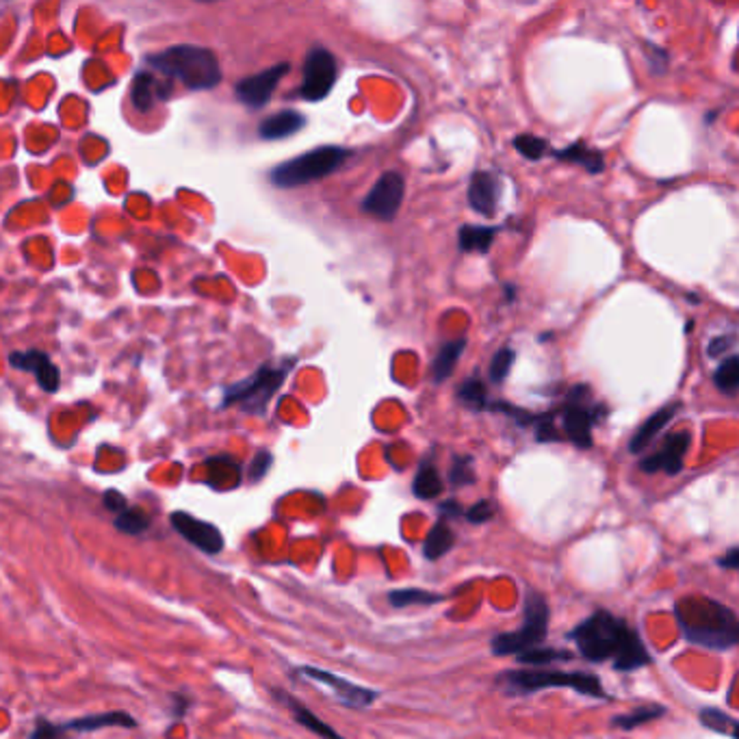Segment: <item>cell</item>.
I'll return each mask as SVG.
<instances>
[{"label":"cell","mask_w":739,"mask_h":739,"mask_svg":"<svg viewBox=\"0 0 739 739\" xmlns=\"http://www.w3.org/2000/svg\"><path fill=\"white\" fill-rule=\"evenodd\" d=\"M579 655L590 664H612L616 673H634L653 664L651 653L637 631L624 618L599 609L566 635Z\"/></svg>","instance_id":"obj_1"},{"label":"cell","mask_w":739,"mask_h":739,"mask_svg":"<svg viewBox=\"0 0 739 739\" xmlns=\"http://www.w3.org/2000/svg\"><path fill=\"white\" fill-rule=\"evenodd\" d=\"M674 616L684 640L709 651H729L739 642L737 614L709 596H685L676 601Z\"/></svg>","instance_id":"obj_2"},{"label":"cell","mask_w":739,"mask_h":739,"mask_svg":"<svg viewBox=\"0 0 739 739\" xmlns=\"http://www.w3.org/2000/svg\"><path fill=\"white\" fill-rule=\"evenodd\" d=\"M145 64L163 76L176 78L187 89L206 92L217 87L222 81V67L213 50L194 46V44H178L163 53L145 56Z\"/></svg>","instance_id":"obj_3"},{"label":"cell","mask_w":739,"mask_h":739,"mask_svg":"<svg viewBox=\"0 0 739 739\" xmlns=\"http://www.w3.org/2000/svg\"><path fill=\"white\" fill-rule=\"evenodd\" d=\"M496 685L510 696H532L543 690H571L581 696L607 701L601 679L590 673H564V670H510L496 679Z\"/></svg>","instance_id":"obj_4"},{"label":"cell","mask_w":739,"mask_h":739,"mask_svg":"<svg viewBox=\"0 0 739 739\" xmlns=\"http://www.w3.org/2000/svg\"><path fill=\"white\" fill-rule=\"evenodd\" d=\"M352 152L338 145H321L295 159L280 163L269 172V180L280 189H295L302 185H310L315 180H321L330 174H335L338 167L345 163Z\"/></svg>","instance_id":"obj_5"},{"label":"cell","mask_w":739,"mask_h":739,"mask_svg":"<svg viewBox=\"0 0 739 739\" xmlns=\"http://www.w3.org/2000/svg\"><path fill=\"white\" fill-rule=\"evenodd\" d=\"M549 603L544 596L538 590L529 588L527 596H524L523 624L514 631H505V634H496L493 637V644H490L493 655H521L529 648L543 646L546 634H549Z\"/></svg>","instance_id":"obj_6"},{"label":"cell","mask_w":739,"mask_h":739,"mask_svg":"<svg viewBox=\"0 0 739 739\" xmlns=\"http://www.w3.org/2000/svg\"><path fill=\"white\" fill-rule=\"evenodd\" d=\"M293 363L295 360H286L282 365H265L254 375L228 386L224 391V405H236L250 414H265L272 397L280 391L293 369Z\"/></svg>","instance_id":"obj_7"},{"label":"cell","mask_w":739,"mask_h":739,"mask_svg":"<svg viewBox=\"0 0 739 739\" xmlns=\"http://www.w3.org/2000/svg\"><path fill=\"white\" fill-rule=\"evenodd\" d=\"M590 399V388L585 384H577L568 391L562 408L553 412V416L562 423V440H571L579 449L592 447V427L605 414V408L599 404L592 405Z\"/></svg>","instance_id":"obj_8"},{"label":"cell","mask_w":739,"mask_h":739,"mask_svg":"<svg viewBox=\"0 0 739 739\" xmlns=\"http://www.w3.org/2000/svg\"><path fill=\"white\" fill-rule=\"evenodd\" d=\"M338 78V65L335 55L325 48L310 50L304 61L300 95L308 103H319L328 98Z\"/></svg>","instance_id":"obj_9"},{"label":"cell","mask_w":739,"mask_h":739,"mask_svg":"<svg viewBox=\"0 0 739 739\" xmlns=\"http://www.w3.org/2000/svg\"><path fill=\"white\" fill-rule=\"evenodd\" d=\"M405 180L399 172H384L377 183L365 195L360 208L366 215H374L382 222H393L404 202Z\"/></svg>","instance_id":"obj_10"},{"label":"cell","mask_w":739,"mask_h":739,"mask_svg":"<svg viewBox=\"0 0 739 739\" xmlns=\"http://www.w3.org/2000/svg\"><path fill=\"white\" fill-rule=\"evenodd\" d=\"M297 670H300V674L313 679L315 684L328 687V690L332 692V696H335L341 704H345V707L366 709L377 701V696H380V694H377L375 690H371V687L354 684V681H347L345 676L328 673V670L313 668V665H302V668H297Z\"/></svg>","instance_id":"obj_11"},{"label":"cell","mask_w":739,"mask_h":739,"mask_svg":"<svg viewBox=\"0 0 739 739\" xmlns=\"http://www.w3.org/2000/svg\"><path fill=\"white\" fill-rule=\"evenodd\" d=\"M289 70L291 64H278L258 72V75L244 78V81L236 83L235 87L236 98H239V103L245 105L247 109H263V106L272 100L278 83L289 75Z\"/></svg>","instance_id":"obj_12"},{"label":"cell","mask_w":739,"mask_h":739,"mask_svg":"<svg viewBox=\"0 0 739 739\" xmlns=\"http://www.w3.org/2000/svg\"><path fill=\"white\" fill-rule=\"evenodd\" d=\"M690 443H692V438L687 432L670 434L655 454L646 455L644 460H640L637 468H640L642 473H648V475H655V473L679 475V473L684 471L685 454H687V449H690Z\"/></svg>","instance_id":"obj_13"},{"label":"cell","mask_w":739,"mask_h":739,"mask_svg":"<svg viewBox=\"0 0 739 739\" xmlns=\"http://www.w3.org/2000/svg\"><path fill=\"white\" fill-rule=\"evenodd\" d=\"M172 521V527L183 535L187 543H191L195 549H200L202 553H208V555H217V553L224 551V535L215 524L200 521V518L187 514V512H174L169 516Z\"/></svg>","instance_id":"obj_14"},{"label":"cell","mask_w":739,"mask_h":739,"mask_svg":"<svg viewBox=\"0 0 739 739\" xmlns=\"http://www.w3.org/2000/svg\"><path fill=\"white\" fill-rule=\"evenodd\" d=\"M9 365L14 369L26 371V374H33L37 377L39 388L44 393H56L61 386V371L56 366L46 352H39V349H28V352H14L9 356Z\"/></svg>","instance_id":"obj_15"},{"label":"cell","mask_w":739,"mask_h":739,"mask_svg":"<svg viewBox=\"0 0 739 739\" xmlns=\"http://www.w3.org/2000/svg\"><path fill=\"white\" fill-rule=\"evenodd\" d=\"M468 205L484 217L496 213V178L490 172H475L468 185Z\"/></svg>","instance_id":"obj_16"},{"label":"cell","mask_w":739,"mask_h":739,"mask_svg":"<svg viewBox=\"0 0 739 739\" xmlns=\"http://www.w3.org/2000/svg\"><path fill=\"white\" fill-rule=\"evenodd\" d=\"M679 408H681V404H670V405H664V408H659L657 412H653V414L648 416V419L642 423L640 427H637L634 436H631V443H629L631 454H642V451H646L648 444L657 438V434L674 419V414L679 412Z\"/></svg>","instance_id":"obj_17"},{"label":"cell","mask_w":739,"mask_h":739,"mask_svg":"<svg viewBox=\"0 0 739 739\" xmlns=\"http://www.w3.org/2000/svg\"><path fill=\"white\" fill-rule=\"evenodd\" d=\"M304 126H306V117H304L300 111L286 109V111L275 113V115H269L267 120L258 126V135L267 141L286 139V137H291V135L300 133Z\"/></svg>","instance_id":"obj_18"},{"label":"cell","mask_w":739,"mask_h":739,"mask_svg":"<svg viewBox=\"0 0 739 739\" xmlns=\"http://www.w3.org/2000/svg\"><path fill=\"white\" fill-rule=\"evenodd\" d=\"M131 98H133V105L137 106L141 113H148L156 103L167 100L169 94L163 92V87L159 85V78L152 75V72L141 70L133 81Z\"/></svg>","instance_id":"obj_19"},{"label":"cell","mask_w":739,"mask_h":739,"mask_svg":"<svg viewBox=\"0 0 739 739\" xmlns=\"http://www.w3.org/2000/svg\"><path fill=\"white\" fill-rule=\"evenodd\" d=\"M275 696H278L280 701H285L286 707L291 709L293 718H295L297 724L304 726V729H308L310 733H315V735H319L324 739H345L343 735H338V733L332 729L330 724H325V722L321 720L319 715H315L308 707H304V704L297 701V698H293L285 692H275Z\"/></svg>","instance_id":"obj_20"},{"label":"cell","mask_w":739,"mask_h":739,"mask_svg":"<svg viewBox=\"0 0 739 739\" xmlns=\"http://www.w3.org/2000/svg\"><path fill=\"white\" fill-rule=\"evenodd\" d=\"M65 731H76V733H89V731H98V729H109V726H137V720L133 718L131 714L126 712H103V714H92L85 715V718H76L65 722Z\"/></svg>","instance_id":"obj_21"},{"label":"cell","mask_w":739,"mask_h":739,"mask_svg":"<svg viewBox=\"0 0 739 739\" xmlns=\"http://www.w3.org/2000/svg\"><path fill=\"white\" fill-rule=\"evenodd\" d=\"M553 156L557 161H566V163H577L590 174H601L605 169V159H603V152L592 150L590 145H585L584 141H574L573 145L562 150H553Z\"/></svg>","instance_id":"obj_22"},{"label":"cell","mask_w":739,"mask_h":739,"mask_svg":"<svg viewBox=\"0 0 739 739\" xmlns=\"http://www.w3.org/2000/svg\"><path fill=\"white\" fill-rule=\"evenodd\" d=\"M464 347H466V338H455V341L443 343V345H440L436 358H434V365H432L434 384H443L449 380L451 374L455 371V365H458L460 356L464 354Z\"/></svg>","instance_id":"obj_23"},{"label":"cell","mask_w":739,"mask_h":739,"mask_svg":"<svg viewBox=\"0 0 739 739\" xmlns=\"http://www.w3.org/2000/svg\"><path fill=\"white\" fill-rule=\"evenodd\" d=\"M454 544H455L454 529L449 527V523L444 521V518H440V521L430 529V534H427L425 543H423V555H425V560L436 562L444 555V553H449Z\"/></svg>","instance_id":"obj_24"},{"label":"cell","mask_w":739,"mask_h":739,"mask_svg":"<svg viewBox=\"0 0 739 739\" xmlns=\"http://www.w3.org/2000/svg\"><path fill=\"white\" fill-rule=\"evenodd\" d=\"M443 490H444V482H443V477H440L438 468L434 466L430 460H425L421 464L419 471H416L414 482H412V493H414L416 499L430 501V499H436L438 494H443Z\"/></svg>","instance_id":"obj_25"},{"label":"cell","mask_w":739,"mask_h":739,"mask_svg":"<svg viewBox=\"0 0 739 739\" xmlns=\"http://www.w3.org/2000/svg\"><path fill=\"white\" fill-rule=\"evenodd\" d=\"M208 466V484L213 488H235L241 482V466L230 458H211Z\"/></svg>","instance_id":"obj_26"},{"label":"cell","mask_w":739,"mask_h":739,"mask_svg":"<svg viewBox=\"0 0 739 739\" xmlns=\"http://www.w3.org/2000/svg\"><path fill=\"white\" fill-rule=\"evenodd\" d=\"M496 236V228H486V225H462L458 233V245L462 252H482L486 254L493 247Z\"/></svg>","instance_id":"obj_27"},{"label":"cell","mask_w":739,"mask_h":739,"mask_svg":"<svg viewBox=\"0 0 739 739\" xmlns=\"http://www.w3.org/2000/svg\"><path fill=\"white\" fill-rule=\"evenodd\" d=\"M665 715V707L664 704H642V707H635L634 712L629 714H623V715H616V718L612 720V724L616 726V729H623V731H634V729H640V726L648 724V722H655Z\"/></svg>","instance_id":"obj_28"},{"label":"cell","mask_w":739,"mask_h":739,"mask_svg":"<svg viewBox=\"0 0 739 739\" xmlns=\"http://www.w3.org/2000/svg\"><path fill=\"white\" fill-rule=\"evenodd\" d=\"M444 596L436 594V592L430 590H419V588H404V590H393L388 592V601H391L393 607H414V605H438L443 603Z\"/></svg>","instance_id":"obj_29"},{"label":"cell","mask_w":739,"mask_h":739,"mask_svg":"<svg viewBox=\"0 0 739 739\" xmlns=\"http://www.w3.org/2000/svg\"><path fill=\"white\" fill-rule=\"evenodd\" d=\"M458 399L462 405H466L468 410L473 412H484L490 408V397L486 391V384H484L479 377H468V380L462 384L458 391Z\"/></svg>","instance_id":"obj_30"},{"label":"cell","mask_w":739,"mask_h":739,"mask_svg":"<svg viewBox=\"0 0 739 739\" xmlns=\"http://www.w3.org/2000/svg\"><path fill=\"white\" fill-rule=\"evenodd\" d=\"M571 659H573L571 651H562V648H546V646L529 648V651L516 655L518 664L532 665V668H543V665L557 664V662H571Z\"/></svg>","instance_id":"obj_31"},{"label":"cell","mask_w":739,"mask_h":739,"mask_svg":"<svg viewBox=\"0 0 739 739\" xmlns=\"http://www.w3.org/2000/svg\"><path fill=\"white\" fill-rule=\"evenodd\" d=\"M701 724L707 726L709 731L722 733V735H726L731 739H739L737 720L733 718V715L722 712V709H715V707L701 709Z\"/></svg>","instance_id":"obj_32"},{"label":"cell","mask_w":739,"mask_h":739,"mask_svg":"<svg viewBox=\"0 0 739 739\" xmlns=\"http://www.w3.org/2000/svg\"><path fill=\"white\" fill-rule=\"evenodd\" d=\"M714 384L720 393L729 394V397H733V394L737 393V388H739V358L737 356H729L726 360H722V365L715 369V374H714Z\"/></svg>","instance_id":"obj_33"},{"label":"cell","mask_w":739,"mask_h":739,"mask_svg":"<svg viewBox=\"0 0 739 739\" xmlns=\"http://www.w3.org/2000/svg\"><path fill=\"white\" fill-rule=\"evenodd\" d=\"M115 527L128 535H139L148 532L150 516L144 510H131V507H126V510L115 516Z\"/></svg>","instance_id":"obj_34"},{"label":"cell","mask_w":739,"mask_h":739,"mask_svg":"<svg viewBox=\"0 0 739 739\" xmlns=\"http://www.w3.org/2000/svg\"><path fill=\"white\" fill-rule=\"evenodd\" d=\"M514 148L518 155L524 156V159L540 161L549 145H546V141L543 137H535V135H516Z\"/></svg>","instance_id":"obj_35"},{"label":"cell","mask_w":739,"mask_h":739,"mask_svg":"<svg viewBox=\"0 0 739 739\" xmlns=\"http://www.w3.org/2000/svg\"><path fill=\"white\" fill-rule=\"evenodd\" d=\"M475 468H473V458H455L454 464L449 468V484L454 488H460V486H471V484H475Z\"/></svg>","instance_id":"obj_36"},{"label":"cell","mask_w":739,"mask_h":739,"mask_svg":"<svg viewBox=\"0 0 739 739\" xmlns=\"http://www.w3.org/2000/svg\"><path fill=\"white\" fill-rule=\"evenodd\" d=\"M514 358H516V354L512 352L510 347L499 349V352L494 354L493 365H490V382L504 384L505 377L510 375V369H512V365H514Z\"/></svg>","instance_id":"obj_37"},{"label":"cell","mask_w":739,"mask_h":739,"mask_svg":"<svg viewBox=\"0 0 739 739\" xmlns=\"http://www.w3.org/2000/svg\"><path fill=\"white\" fill-rule=\"evenodd\" d=\"M494 514H496L494 501L482 499V501H477V504H473L471 507H468V510L464 512V518L471 524H486V523L493 521Z\"/></svg>","instance_id":"obj_38"},{"label":"cell","mask_w":739,"mask_h":739,"mask_svg":"<svg viewBox=\"0 0 739 739\" xmlns=\"http://www.w3.org/2000/svg\"><path fill=\"white\" fill-rule=\"evenodd\" d=\"M28 739H70L64 724H53L48 720H37L35 729L31 731Z\"/></svg>","instance_id":"obj_39"},{"label":"cell","mask_w":739,"mask_h":739,"mask_svg":"<svg viewBox=\"0 0 739 739\" xmlns=\"http://www.w3.org/2000/svg\"><path fill=\"white\" fill-rule=\"evenodd\" d=\"M272 462H274V455L269 454V451H258L256 458H254L252 464H250V479H252V482H261V479L267 475L269 468H272Z\"/></svg>","instance_id":"obj_40"},{"label":"cell","mask_w":739,"mask_h":739,"mask_svg":"<svg viewBox=\"0 0 739 739\" xmlns=\"http://www.w3.org/2000/svg\"><path fill=\"white\" fill-rule=\"evenodd\" d=\"M646 59L651 64V72H655V75H664L670 61L668 53L664 48L655 46V44H646Z\"/></svg>","instance_id":"obj_41"},{"label":"cell","mask_w":739,"mask_h":739,"mask_svg":"<svg viewBox=\"0 0 739 739\" xmlns=\"http://www.w3.org/2000/svg\"><path fill=\"white\" fill-rule=\"evenodd\" d=\"M105 505H106V510L115 512V514H120V512H124L128 507L124 494L117 493V490H109V493H105Z\"/></svg>","instance_id":"obj_42"},{"label":"cell","mask_w":739,"mask_h":739,"mask_svg":"<svg viewBox=\"0 0 739 739\" xmlns=\"http://www.w3.org/2000/svg\"><path fill=\"white\" fill-rule=\"evenodd\" d=\"M731 345H733V336H715V338H712V341H709L707 354L712 358H718L726 352V349H731Z\"/></svg>","instance_id":"obj_43"},{"label":"cell","mask_w":739,"mask_h":739,"mask_svg":"<svg viewBox=\"0 0 739 739\" xmlns=\"http://www.w3.org/2000/svg\"><path fill=\"white\" fill-rule=\"evenodd\" d=\"M440 512H443L444 521H447V518H460L462 514H464V510H462V505L458 504V501H454V499L444 501V504L440 505Z\"/></svg>","instance_id":"obj_44"},{"label":"cell","mask_w":739,"mask_h":739,"mask_svg":"<svg viewBox=\"0 0 739 739\" xmlns=\"http://www.w3.org/2000/svg\"><path fill=\"white\" fill-rule=\"evenodd\" d=\"M718 564L722 568H726V571H735V568L739 566V549H737V546H731L729 553H726L724 557H720Z\"/></svg>","instance_id":"obj_45"},{"label":"cell","mask_w":739,"mask_h":739,"mask_svg":"<svg viewBox=\"0 0 739 739\" xmlns=\"http://www.w3.org/2000/svg\"><path fill=\"white\" fill-rule=\"evenodd\" d=\"M685 300H690L692 304H701V300H698V297H694V293H692V295H685Z\"/></svg>","instance_id":"obj_46"}]
</instances>
